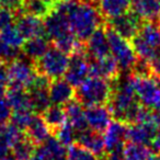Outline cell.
Returning a JSON list of instances; mask_svg holds the SVG:
<instances>
[{
    "mask_svg": "<svg viewBox=\"0 0 160 160\" xmlns=\"http://www.w3.org/2000/svg\"><path fill=\"white\" fill-rule=\"evenodd\" d=\"M54 8L67 16L71 31L82 43L105 22L96 0H65L55 3Z\"/></svg>",
    "mask_w": 160,
    "mask_h": 160,
    "instance_id": "cell-1",
    "label": "cell"
},
{
    "mask_svg": "<svg viewBox=\"0 0 160 160\" xmlns=\"http://www.w3.org/2000/svg\"><path fill=\"white\" fill-rule=\"evenodd\" d=\"M112 90V81L97 76H91L77 87L76 100L79 101L83 107L108 105Z\"/></svg>",
    "mask_w": 160,
    "mask_h": 160,
    "instance_id": "cell-2",
    "label": "cell"
},
{
    "mask_svg": "<svg viewBox=\"0 0 160 160\" xmlns=\"http://www.w3.org/2000/svg\"><path fill=\"white\" fill-rule=\"evenodd\" d=\"M131 43L138 58L148 60L160 47V27L155 21H142Z\"/></svg>",
    "mask_w": 160,
    "mask_h": 160,
    "instance_id": "cell-3",
    "label": "cell"
},
{
    "mask_svg": "<svg viewBox=\"0 0 160 160\" xmlns=\"http://www.w3.org/2000/svg\"><path fill=\"white\" fill-rule=\"evenodd\" d=\"M107 33L109 38L110 52L111 55L118 62L121 71H132L138 62V56L132 45L131 41L121 36L118 32H115L107 22Z\"/></svg>",
    "mask_w": 160,
    "mask_h": 160,
    "instance_id": "cell-4",
    "label": "cell"
},
{
    "mask_svg": "<svg viewBox=\"0 0 160 160\" xmlns=\"http://www.w3.org/2000/svg\"><path fill=\"white\" fill-rule=\"evenodd\" d=\"M133 73V72H132ZM134 76V86L137 100L151 111L160 110V77L152 73Z\"/></svg>",
    "mask_w": 160,
    "mask_h": 160,
    "instance_id": "cell-5",
    "label": "cell"
},
{
    "mask_svg": "<svg viewBox=\"0 0 160 160\" xmlns=\"http://www.w3.org/2000/svg\"><path fill=\"white\" fill-rule=\"evenodd\" d=\"M35 62L38 73L47 77L51 80L59 79L65 76L68 68V54L60 51L56 46H49L46 53Z\"/></svg>",
    "mask_w": 160,
    "mask_h": 160,
    "instance_id": "cell-6",
    "label": "cell"
},
{
    "mask_svg": "<svg viewBox=\"0 0 160 160\" xmlns=\"http://www.w3.org/2000/svg\"><path fill=\"white\" fill-rule=\"evenodd\" d=\"M8 76H9V86L29 89L34 82L38 70L35 62L28 57L19 56L18 58L7 64Z\"/></svg>",
    "mask_w": 160,
    "mask_h": 160,
    "instance_id": "cell-7",
    "label": "cell"
},
{
    "mask_svg": "<svg viewBox=\"0 0 160 160\" xmlns=\"http://www.w3.org/2000/svg\"><path fill=\"white\" fill-rule=\"evenodd\" d=\"M91 75V59L86 53V48L71 54L65 73V79L77 88Z\"/></svg>",
    "mask_w": 160,
    "mask_h": 160,
    "instance_id": "cell-8",
    "label": "cell"
},
{
    "mask_svg": "<svg viewBox=\"0 0 160 160\" xmlns=\"http://www.w3.org/2000/svg\"><path fill=\"white\" fill-rule=\"evenodd\" d=\"M51 81L52 80L47 77L38 73L34 82L28 89L33 111L38 114H42L52 103L49 98Z\"/></svg>",
    "mask_w": 160,
    "mask_h": 160,
    "instance_id": "cell-9",
    "label": "cell"
},
{
    "mask_svg": "<svg viewBox=\"0 0 160 160\" xmlns=\"http://www.w3.org/2000/svg\"><path fill=\"white\" fill-rule=\"evenodd\" d=\"M45 35L53 43L62 40L68 34L73 33L70 29V24L67 16L54 8L51 13L44 18Z\"/></svg>",
    "mask_w": 160,
    "mask_h": 160,
    "instance_id": "cell-10",
    "label": "cell"
},
{
    "mask_svg": "<svg viewBox=\"0 0 160 160\" xmlns=\"http://www.w3.org/2000/svg\"><path fill=\"white\" fill-rule=\"evenodd\" d=\"M115 32H118L121 36L131 41L139 30L142 20L133 11L129 10L128 12L116 17L109 21H105Z\"/></svg>",
    "mask_w": 160,
    "mask_h": 160,
    "instance_id": "cell-11",
    "label": "cell"
},
{
    "mask_svg": "<svg viewBox=\"0 0 160 160\" xmlns=\"http://www.w3.org/2000/svg\"><path fill=\"white\" fill-rule=\"evenodd\" d=\"M86 53L90 59H97L111 54L105 22L99 27L85 42Z\"/></svg>",
    "mask_w": 160,
    "mask_h": 160,
    "instance_id": "cell-12",
    "label": "cell"
},
{
    "mask_svg": "<svg viewBox=\"0 0 160 160\" xmlns=\"http://www.w3.org/2000/svg\"><path fill=\"white\" fill-rule=\"evenodd\" d=\"M113 115L107 104L104 105H92L86 109V120L87 125L92 131L104 133L111 123L113 122Z\"/></svg>",
    "mask_w": 160,
    "mask_h": 160,
    "instance_id": "cell-13",
    "label": "cell"
},
{
    "mask_svg": "<svg viewBox=\"0 0 160 160\" xmlns=\"http://www.w3.org/2000/svg\"><path fill=\"white\" fill-rule=\"evenodd\" d=\"M14 24L17 25L25 40L45 35L44 19L28 12H20L16 14ZM46 36V35H45Z\"/></svg>",
    "mask_w": 160,
    "mask_h": 160,
    "instance_id": "cell-14",
    "label": "cell"
},
{
    "mask_svg": "<svg viewBox=\"0 0 160 160\" xmlns=\"http://www.w3.org/2000/svg\"><path fill=\"white\" fill-rule=\"evenodd\" d=\"M30 160H67V150L57 138L51 136L36 148Z\"/></svg>",
    "mask_w": 160,
    "mask_h": 160,
    "instance_id": "cell-15",
    "label": "cell"
},
{
    "mask_svg": "<svg viewBox=\"0 0 160 160\" xmlns=\"http://www.w3.org/2000/svg\"><path fill=\"white\" fill-rule=\"evenodd\" d=\"M121 68L116 59L111 55L103 56L101 58L91 59V75L104 78L110 81H114L121 75Z\"/></svg>",
    "mask_w": 160,
    "mask_h": 160,
    "instance_id": "cell-16",
    "label": "cell"
},
{
    "mask_svg": "<svg viewBox=\"0 0 160 160\" xmlns=\"http://www.w3.org/2000/svg\"><path fill=\"white\" fill-rule=\"evenodd\" d=\"M49 98L52 104L66 105L76 99V89L65 78L52 80L49 85Z\"/></svg>",
    "mask_w": 160,
    "mask_h": 160,
    "instance_id": "cell-17",
    "label": "cell"
},
{
    "mask_svg": "<svg viewBox=\"0 0 160 160\" xmlns=\"http://www.w3.org/2000/svg\"><path fill=\"white\" fill-rule=\"evenodd\" d=\"M96 3L105 21L122 16L132 8V0H96Z\"/></svg>",
    "mask_w": 160,
    "mask_h": 160,
    "instance_id": "cell-18",
    "label": "cell"
},
{
    "mask_svg": "<svg viewBox=\"0 0 160 160\" xmlns=\"http://www.w3.org/2000/svg\"><path fill=\"white\" fill-rule=\"evenodd\" d=\"M25 135L36 145H42L47 138L51 137V128L43 118L42 114H34L25 128Z\"/></svg>",
    "mask_w": 160,
    "mask_h": 160,
    "instance_id": "cell-19",
    "label": "cell"
},
{
    "mask_svg": "<svg viewBox=\"0 0 160 160\" xmlns=\"http://www.w3.org/2000/svg\"><path fill=\"white\" fill-rule=\"evenodd\" d=\"M78 144L82 145L87 149L91 150L97 156L104 157L105 155V144L104 137L101 135V133L96 131H92L89 127L83 131L79 132L77 136Z\"/></svg>",
    "mask_w": 160,
    "mask_h": 160,
    "instance_id": "cell-20",
    "label": "cell"
},
{
    "mask_svg": "<svg viewBox=\"0 0 160 160\" xmlns=\"http://www.w3.org/2000/svg\"><path fill=\"white\" fill-rule=\"evenodd\" d=\"M49 40L45 35L35 36V38L25 40L21 47V53L23 56L28 57L29 59L36 62L38 58H41L46 51L49 48Z\"/></svg>",
    "mask_w": 160,
    "mask_h": 160,
    "instance_id": "cell-21",
    "label": "cell"
},
{
    "mask_svg": "<svg viewBox=\"0 0 160 160\" xmlns=\"http://www.w3.org/2000/svg\"><path fill=\"white\" fill-rule=\"evenodd\" d=\"M5 99L10 105L12 111L14 110H33L27 89L8 86L5 93Z\"/></svg>",
    "mask_w": 160,
    "mask_h": 160,
    "instance_id": "cell-22",
    "label": "cell"
},
{
    "mask_svg": "<svg viewBox=\"0 0 160 160\" xmlns=\"http://www.w3.org/2000/svg\"><path fill=\"white\" fill-rule=\"evenodd\" d=\"M132 10L142 21H156L160 14V0H132Z\"/></svg>",
    "mask_w": 160,
    "mask_h": 160,
    "instance_id": "cell-23",
    "label": "cell"
},
{
    "mask_svg": "<svg viewBox=\"0 0 160 160\" xmlns=\"http://www.w3.org/2000/svg\"><path fill=\"white\" fill-rule=\"evenodd\" d=\"M65 110L67 113L68 123L78 133L88 128L87 120H86V109H83V105L79 101H77L76 99L70 101L65 105Z\"/></svg>",
    "mask_w": 160,
    "mask_h": 160,
    "instance_id": "cell-24",
    "label": "cell"
},
{
    "mask_svg": "<svg viewBox=\"0 0 160 160\" xmlns=\"http://www.w3.org/2000/svg\"><path fill=\"white\" fill-rule=\"evenodd\" d=\"M42 116L53 133L59 129L68 121L66 110L65 108H62V105H49L42 113Z\"/></svg>",
    "mask_w": 160,
    "mask_h": 160,
    "instance_id": "cell-25",
    "label": "cell"
},
{
    "mask_svg": "<svg viewBox=\"0 0 160 160\" xmlns=\"http://www.w3.org/2000/svg\"><path fill=\"white\" fill-rule=\"evenodd\" d=\"M152 155L148 145L128 142L124 146L123 160H150Z\"/></svg>",
    "mask_w": 160,
    "mask_h": 160,
    "instance_id": "cell-26",
    "label": "cell"
},
{
    "mask_svg": "<svg viewBox=\"0 0 160 160\" xmlns=\"http://www.w3.org/2000/svg\"><path fill=\"white\" fill-rule=\"evenodd\" d=\"M38 145L34 144L27 135H24L19 142L11 147V152L19 160H30L34 155Z\"/></svg>",
    "mask_w": 160,
    "mask_h": 160,
    "instance_id": "cell-27",
    "label": "cell"
},
{
    "mask_svg": "<svg viewBox=\"0 0 160 160\" xmlns=\"http://www.w3.org/2000/svg\"><path fill=\"white\" fill-rule=\"evenodd\" d=\"M54 9V3L51 0H27L24 1L23 11L44 19Z\"/></svg>",
    "mask_w": 160,
    "mask_h": 160,
    "instance_id": "cell-28",
    "label": "cell"
},
{
    "mask_svg": "<svg viewBox=\"0 0 160 160\" xmlns=\"http://www.w3.org/2000/svg\"><path fill=\"white\" fill-rule=\"evenodd\" d=\"M0 40L2 42L9 44L10 46L16 47V48H20L22 47L23 43L25 42L24 36L20 32V30L17 28L14 23L8 25L7 28L1 30L0 32Z\"/></svg>",
    "mask_w": 160,
    "mask_h": 160,
    "instance_id": "cell-29",
    "label": "cell"
},
{
    "mask_svg": "<svg viewBox=\"0 0 160 160\" xmlns=\"http://www.w3.org/2000/svg\"><path fill=\"white\" fill-rule=\"evenodd\" d=\"M25 135V132L17 127L12 123H6L0 125V136L7 142V144L11 148L17 142L21 139Z\"/></svg>",
    "mask_w": 160,
    "mask_h": 160,
    "instance_id": "cell-30",
    "label": "cell"
},
{
    "mask_svg": "<svg viewBox=\"0 0 160 160\" xmlns=\"http://www.w3.org/2000/svg\"><path fill=\"white\" fill-rule=\"evenodd\" d=\"M67 160H99L98 156L80 144H72L67 147Z\"/></svg>",
    "mask_w": 160,
    "mask_h": 160,
    "instance_id": "cell-31",
    "label": "cell"
},
{
    "mask_svg": "<svg viewBox=\"0 0 160 160\" xmlns=\"http://www.w3.org/2000/svg\"><path fill=\"white\" fill-rule=\"evenodd\" d=\"M55 137L64 145L65 147H68L70 145L75 144V142L77 140V136H78V132L71 126L70 124L67 123L65 125H62L59 129L55 132Z\"/></svg>",
    "mask_w": 160,
    "mask_h": 160,
    "instance_id": "cell-32",
    "label": "cell"
},
{
    "mask_svg": "<svg viewBox=\"0 0 160 160\" xmlns=\"http://www.w3.org/2000/svg\"><path fill=\"white\" fill-rule=\"evenodd\" d=\"M33 112V110H14V111H12L9 122L22 131H25L32 116L34 115Z\"/></svg>",
    "mask_w": 160,
    "mask_h": 160,
    "instance_id": "cell-33",
    "label": "cell"
},
{
    "mask_svg": "<svg viewBox=\"0 0 160 160\" xmlns=\"http://www.w3.org/2000/svg\"><path fill=\"white\" fill-rule=\"evenodd\" d=\"M20 55V48L10 46L9 44H7V43L2 42V41L0 40V62L8 64V62L18 58Z\"/></svg>",
    "mask_w": 160,
    "mask_h": 160,
    "instance_id": "cell-34",
    "label": "cell"
},
{
    "mask_svg": "<svg viewBox=\"0 0 160 160\" xmlns=\"http://www.w3.org/2000/svg\"><path fill=\"white\" fill-rule=\"evenodd\" d=\"M14 20H16V13L13 11L3 7L0 8V31L7 28L8 25L14 23Z\"/></svg>",
    "mask_w": 160,
    "mask_h": 160,
    "instance_id": "cell-35",
    "label": "cell"
},
{
    "mask_svg": "<svg viewBox=\"0 0 160 160\" xmlns=\"http://www.w3.org/2000/svg\"><path fill=\"white\" fill-rule=\"evenodd\" d=\"M11 113L12 110L10 108V105L8 104L5 97L0 98V125L6 124L8 121H10Z\"/></svg>",
    "mask_w": 160,
    "mask_h": 160,
    "instance_id": "cell-36",
    "label": "cell"
},
{
    "mask_svg": "<svg viewBox=\"0 0 160 160\" xmlns=\"http://www.w3.org/2000/svg\"><path fill=\"white\" fill-rule=\"evenodd\" d=\"M0 2H1V7L11 10L16 14L23 11L24 0H0Z\"/></svg>",
    "mask_w": 160,
    "mask_h": 160,
    "instance_id": "cell-37",
    "label": "cell"
},
{
    "mask_svg": "<svg viewBox=\"0 0 160 160\" xmlns=\"http://www.w3.org/2000/svg\"><path fill=\"white\" fill-rule=\"evenodd\" d=\"M147 62H148L151 73L160 77V47L153 53V55Z\"/></svg>",
    "mask_w": 160,
    "mask_h": 160,
    "instance_id": "cell-38",
    "label": "cell"
},
{
    "mask_svg": "<svg viewBox=\"0 0 160 160\" xmlns=\"http://www.w3.org/2000/svg\"><path fill=\"white\" fill-rule=\"evenodd\" d=\"M9 150H10V146L7 144V142L0 136V160H3L9 155Z\"/></svg>",
    "mask_w": 160,
    "mask_h": 160,
    "instance_id": "cell-39",
    "label": "cell"
},
{
    "mask_svg": "<svg viewBox=\"0 0 160 160\" xmlns=\"http://www.w3.org/2000/svg\"><path fill=\"white\" fill-rule=\"evenodd\" d=\"M152 146L155 147V148L157 149V150L160 152V129L158 131V133L156 134L155 138H153V140H152Z\"/></svg>",
    "mask_w": 160,
    "mask_h": 160,
    "instance_id": "cell-40",
    "label": "cell"
},
{
    "mask_svg": "<svg viewBox=\"0 0 160 160\" xmlns=\"http://www.w3.org/2000/svg\"><path fill=\"white\" fill-rule=\"evenodd\" d=\"M8 86L3 85V83L0 82V98H2L5 97V93H6V90H7Z\"/></svg>",
    "mask_w": 160,
    "mask_h": 160,
    "instance_id": "cell-41",
    "label": "cell"
},
{
    "mask_svg": "<svg viewBox=\"0 0 160 160\" xmlns=\"http://www.w3.org/2000/svg\"><path fill=\"white\" fill-rule=\"evenodd\" d=\"M150 160H160V152L159 153H153Z\"/></svg>",
    "mask_w": 160,
    "mask_h": 160,
    "instance_id": "cell-42",
    "label": "cell"
},
{
    "mask_svg": "<svg viewBox=\"0 0 160 160\" xmlns=\"http://www.w3.org/2000/svg\"><path fill=\"white\" fill-rule=\"evenodd\" d=\"M3 160H19V159H17V158L14 157L13 155H8L7 157H6Z\"/></svg>",
    "mask_w": 160,
    "mask_h": 160,
    "instance_id": "cell-43",
    "label": "cell"
},
{
    "mask_svg": "<svg viewBox=\"0 0 160 160\" xmlns=\"http://www.w3.org/2000/svg\"><path fill=\"white\" fill-rule=\"evenodd\" d=\"M51 1H53V3H54V5H55V3L60 2V1H65V0H51Z\"/></svg>",
    "mask_w": 160,
    "mask_h": 160,
    "instance_id": "cell-44",
    "label": "cell"
},
{
    "mask_svg": "<svg viewBox=\"0 0 160 160\" xmlns=\"http://www.w3.org/2000/svg\"><path fill=\"white\" fill-rule=\"evenodd\" d=\"M158 25L160 27V14H159V17H158Z\"/></svg>",
    "mask_w": 160,
    "mask_h": 160,
    "instance_id": "cell-45",
    "label": "cell"
},
{
    "mask_svg": "<svg viewBox=\"0 0 160 160\" xmlns=\"http://www.w3.org/2000/svg\"><path fill=\"white\" fill-rule=\"evenodd\" d=\"M101 160H109V159H108L107 157H102V159H101Z\"/></svg>",
    "mask_w": 160,
    "mask_h": 160,
    "instance_id": "cell-46",
    "label": "cell"
},
{
    "mask_svg": "<svg viewBox=\"0 0 160 160\" xmlns=\"http://www.w3.org/2000/svg\"><path fill=\"white\" fill-rule=\"evenodd\" d=\"M0 8H1V2H0Z\"/></svg>",
    "mask_w": 160,
    "mask_h": 160,
    "instance_id": "cell-47",
    "label": "cell"
},
{
    "mask_svg": "<svg viewBox=\"0 0 160 160\" xmlns=\"http://www.w3.org/2000/svg\"><path fill=\"white\" fill-rule=\"evenodd\" d=\"M24 1H27V0H24Z\"/></svg>",
    "mask_w": 160,
    "mask_h": 160,
    "instance_id": "cell-48",
    "label": "cell"
}]
</instances>
